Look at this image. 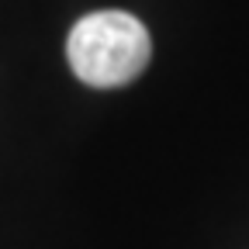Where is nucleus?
I'll return each instance as SVG.
<instances>
[{"instance_id":"nucleus-1","label":"nucleus","mask_w":249,"mask_h":249,"mask_svg":"<svg viewBox=\"0 0 249 249\" xmlns=\"http://www.w3.org/2000/svg\"><path fill=\"white\" fill-rule=\"evenodd\" d=\"M152 55V38L139 18L124 11H93L80 18L66 38V59L87 87L132 83Z\"/></svg>"}]
</instances>
